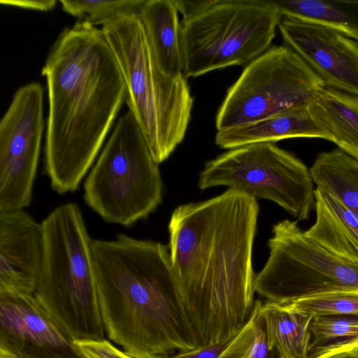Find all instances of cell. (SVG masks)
Wrapping results in <instances>:
<instances>
[{
  "label": "cell",
  "instance_id": "cell-1",
  "mask_svg": "<svg viewBox=\"0 0 358 358\" xmlns=\"http://www.w3.org/2000/svg\"><path fill=\"white\" fill-rule=\"evenodd\" d=\"M259 213L257 199L228 189L171 214L170 259L183 315L199 346L236 334L252 311Z\"/></svg>",
  "mask_w": 358,
  "mask_h": 358
},
{
  "label": "cell",
  "instance_id": "cell-2",
  "mask_svg": "<svg viewBox=\"0 0 358 358\" xmlns=\"http://www.w3.org/2000/svg\"><path fill=\"white\" fill-rule=\"evenodd\" d=\"M45 170L59 194L76 191L125 102L126 85L101 29L78 21L50 48Z\"/></svg>",
  "mask_w": 358,
  "mask_h": 358
},
{
  "label": "cell",
  "instance_id": "cell-3",
  "mask_svg": "<svg viewBox=\"0 0 358 358\" xmlns=\"http://www.w3.org/2000/svg\"><path fill=\"white\" fill-rule=\"evenodd\" d=\"M99 303L108 338L134 358L199 347L180 306L169 248L119 234L92 239Z\"/></svg>",
  "mask_w": 358,
  "mask_h": 358
},
{
  "label": "cell",
  "instance_id": "cell-4",
  "mask_svg": "<svg viewBox=\"0 0 358 358\" xmlns=\"http://www.w3.org/2000/svg\"><path fill=\"white\" fill-rule=\"evenodd\" d=\"M101 29L122 71L129 110L159 164L182 141L191 120L194 99L187 78L159 69L138 15L117 17Z\"/></svg>",
  "mask_w": 358,
  "mask_h": 358
},
{
  "label": "cell",
  "instance_id": "cell-5",
  "mask_svg": "<svg viewBox=\"0 0 358 358\" xmlns=\"http://www.w3.org/2000/svg\"><path fill=\"white\" fill-rule=\"evenodd\" d=\"M41 225L43 264L34 296L74 341L104 339L92 239L79 206H57Z\"/></svg>",
  "mask_w": 358,
  "mask_h": 358
},
{
  "label": "cell",
  "instance_id": "cell-6",
  "mask_svg": "<svg viewBox=\"0 0 358 358\" xmlns=\"http://www.w3.org/2000/svg\"><path fill=\"white\" fill-rule=\"evenodd\" d=\"M185 78L246 66L266 51L282 15L271 0H174Z\"/></svg>",
  "mask_w": 358,
  "mask_h": 358
},
{
  "label": "cell",
  "instance_id": "cell-7",
  "mask_svg": "<svg viewBox=\"0 0 358 358\" xmlns=\"http://www.w3.org/2000/svg\"><path fill=\"white\" fill-rule=\"evenodd\" d=\"M163 186L159 164L128 110L85 181L84 200L105 222L129 227L162 203Z\"/></svg>",
  "mask_w": 358,
  "mask_h": 358
},
{
  "label": "cell",
  "instance_id": "cell-8",
  "mask_svg": "<svg viewBox=\"0 0 358 358\" xmlns=\"http://www.w3.org/2000/svg\"><path fill=\"white\" fill-rule=\"evenodd\" d=\"M313 183L310 169L301 159L274 143L263 142L229 150L207 162L198 187L225 186L267 199L304 221L315 208Z\"/></svg>",
  "mask_w": 358,
  "mask_h": 358
},
{
  "label": "cell",
  "instance_id": "cell-9",
  "mask_svg": "<svg viewBox=\"0 0 358 358\" xmlns=\"http://www.w3.org/2000/svg\"><path fill=\"white\" fill-rule=\"evenodd\" d=\"M272 234L268 257L255 279V293L266 301L285 303L326 292L358 291V266L325 250L297 221L281 220Z\"/></svg>",
  "mask_w": 358,
  "mask_h": 358
},
{
  "label": "cell",
  "instance_id": "cell-10",
  "mask_svg": "<svg viewBox=\"0 0 358 358\" xmlns=\"http://www.w3.org/2000/svg\"><path fill=\"white\" fill-rule=\"evenodd\" d=\"M324 87L290 48L270 47L247 64L228 89L216 115L217 131L258 121L309 101Z\"/></svg>",
  "mask_w": 358,
  "mask_h": 358
},
{
  "label": "cell",
  "instance_id": "cell-11",
  "mask_svg": "<svg viewBox=\"0 0 358 358\" xmlns=\"http://www.w3.org/2000/svg\"><path fill=\"white\" fill-rule=\"evenodd\" d=\"M42 85L20 87L0 121V213L30 206L44 131Z\"/></svg>",
  "mask_w": 358,
  "mask_h": 358
},
{
  "label": "cell",
  "instance_id": "cell-12",
  "mask_svg": "<svg viewBox=\"0 0 358 358\" xmlns=\"http://www.w3.org/2000/svg\"><path fill=\"white\" fill-rule=\"evenodd\" d=\"M0 355L85 358L69 332L34 295L0 293Z\"/></svg>",
  "mask_w": 358,
  "mask_h": 358
},
{
  "label": "cell",
  "instance_id": "cell-13",
  "mask_svg": "<svg viewBox=\"0 0 358 358\" xmlns=\"http://www.w3.org/2000/svg\"><path fill=\"white\" fill-rule=\"evenodd\" d=\"M278 28L326 87L358 96V42L327 27L282 16Z\"/></svg>",
  "mask_w": 358,
  "mask_h": 358
},
{
  "label": "cell",
  "instance_id": "cell-14",
  "mask_svg": "<svg viewBox=\"0 0 358 358\" xmlns=\"http://www.w3.org/2000/svg\"><path fill=\"white\" fill-rule=\"evenodd\" d=\"M43 257L41 223L24 210L0 213V293L34 295Z\"/></svg>",
  "mask_w": 358,
  "mask_h": 358
},
{
  "label": "cell",
  "instance_id": "cell-15",
  "mask_svg": "<svg viewBox=\"0 0 358 358\" xmlns=\"http://www.w3.org/2000/svg\"><path fill=\"white\" fill-rule=\"evenodd\" d=\"M310 101L258 121L217 131L215 144L221 148L231 150L257 143H275L292 138H317L331 142L330 135L314 119Z\"/></svg>",
  "mask_w": 358,
  "mask_h": 358
},
{
  "label": "cell",
  "instance_id": "cell-16",
  "mask_svg": "<svg viewBox=\"0 0 358 358\" xmlns=\"http://www.w3.org/2000/svg\"><path fill=\"white\" fill-rule=\"evenodd\" d=\"M315 223L306 235L325 250L358 266V218L331 194L315 189Z\"/></svg>",
  "mask_w": 358,
  "mask_h": 358
},
{
  "label": "cell",
  "instance_id": "cell-17",
  "mask_svg": "<svg viewBox=\"0 0 358 358\" xmlns=\"http://www.w3.org/2000/svg\"><path fill=\"white\" fill-rule=\"evenodd\" d=\"M178 13L174 0H146L138 15L157 64L169 76L182 73Z\"/></svg>",
  "mask_w": 358,
  "mask_h": 358
},
{
  "label": "cell",
  "instance_id": "cell-18",
  "mask_svg": "<svg viewBox=\"0 0 358 358\" xmlns=\"http://www.w3.org/2000/svg\"><path fill=\"white\" fill-rule=\"evenodd\" d=\"M268 348L278 358H308L313 316L289 303L265 301L261 306Z\"/></svg>",
  "mask_w": 358,
  "mask_h": 358
},
{
  "label": "cell",
  "instance_id": "cell-19",
  "mask_svg": "<svg viewBox=\"0 0 358 358\" xmlns=\"http://www.w3.org/2000/svg\"><path fill=\"white\" fill-rule=\"evenodd\" d=\"M310 108L331 142L358 160V96L325 86L310 99Z\"/></svg>",
  "mask_w": 358,
  "mask_h": 358
},
{
  "label": "cell",
  "instance_id": "cell-20",
  "mask_svg": "<svg viewBox=\"0 0 358 358\" xmlns=\"http://www.w3.org/2000/svg\"><path fill=\"white\" fill-rule=\"evenodd\" d=\"M282 16L327 27L358 42V0H271Z\"/></svg>",
  "mask_w": 358,
  "mask_h": 358
},
{
  "label": "cell",
  "instance_id": "cell-21",
  "mask_svg": "<svg viewBox=\"0 0 358 358\" xmlns=\"http://www.w3.org/2000/svg\"><path fill=\"white\" fill-rule=\"evenodd\" d=\"M310 171L316 187L334 195L358 218V160L336 148L318 154Z\"/></svg>",
  "mask_w": 358,
  "mask_h": 358
},
{
  "label": "cell",
  "instance_id": "cell-22",
  "mask_svg": "<svg viewBox=\"0 0 358 358\" xmlns=\"http://www.w3.org/2000/svg\"><path fill=\"white\" fill-rule=\"evenodd\" d=\"M308 358H329L358 349V316L329 315L313 317Z\"/></svg>",
  "mask_w": 358,
  "mask_h": 358
},
{
  "label": "cell",
  "instance_id": "cell-23",
  "mask_svg": "<svg viewBox=\"0 0 358 358\" xmlns=\"http://www.w3.org/2000/svg\"><path fill=\"white\" fill-rule=\"evenodd\" d=\"M146 0L69 1L60 0L62 10L91 24L103 25L117 17L138 15Z\"/></svg>",
  "mask_w": 358,
  "mask_h": 358
},
{
  "label": "cell",
  "instance_id": "cell-24",
  "mask_svg": "<svg viewBox=\"0 0 358 358\" xmlns=\"http://www.w3.org/2000/svg\"><path fill=\"white\" fill-rule=\"evenodd\" d=\"M262 301L255 302L252 311L234 340L217 358H274L268 348L263 317Z\"/></svg>",
  "mask_w": 358,
  "mask_h": 358
},
{
  "label": "cell",
  "instance_id": "cell-25",
  "mask_svg": "<svg viewBox=\"0 0 358 358\" xmlns=\"http://www.w3.org/2000/svg\"><path fill=\"white\" fill-rule=\"evenodd\" d=\"M289 303L313 317L329 315L358 316V291L326 292Z\"/></svg>",
  "mask_w": 358,
  "mask_h": 358
},
{
  "label": "cell",
  "instance_id": "cell-26",
  "mask_svg": "<svg viewBox=\"0 0 358 358\" xmlns=\"http://www.w3.org/2000/svg\"><path fill=\"white\" fill-rule=\"evenodd\" d=\"M85 358H134L106 339L74 341Z\"/></svg>",
  "mask_w": 358,
  "mask_h": 358
},
{
  "label": "cell",
  "instance_id": "cell-27",
  "mask_svg": "<svg viewBox=\"0 0 358 358\" xmlns=\"http://www.w3.org/2000/svg\"><path fill=\"white\" fill-rule=\"evenodd\" d=\"M238 332L231 336L206 346H199L193 350L178 352L166 358H217L231 343Z\"/></svg>",
  "mask_w": 358,
  "mask_h": 358
},
{
  "label": "cell",
  "instance_id": "cell-28",
  "mask_svg": "<svg viewBox=\"0 0 358 358\" xmlns=\"http://www.w3.org/2000/svg\"><path fill=\"white\" fill-rule=\"evenodd\" d=\"M1 3L25 9L48 11L51 10L55 7L57 1L55 0H1Z\"/></svg>",
  "mask_w": 358,
  "mask_h": 358
},
{
  "label": "cell",
  "instance_id": "cell-29",
  "mask_svg": "<svg viewBox=\"0 0 358 358\" xmlns=\"http://www.w3.org/2000/svg\"><path fill=\"white\" fill-rule=\"evenodd\" d=\"M0 358H13V357H8V356H6V355H0Z\"/></svg>",
  "mask_w": 358,
  "mask_h": 358
}]
</instances>
